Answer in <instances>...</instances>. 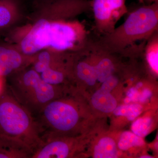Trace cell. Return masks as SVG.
Returning a JSON list of instances; mask_svg holds the SVG:
<instances>
[{
  "label": "cell",
  "mask_w": 158,
  "mask_h": 158,
  "mask_svg": "<svg viewBox=\"0 0 158 158\" xmlns=\"http://www.w3.org/2000/svg\"><path fill=\"white\" fill-rule=\"evenodd\" d=\"M0 139L25 151L31 158L43 142L36 117L9 90L0 95Z\"/></svg>",
  "instance_id": "obj_1"
},
{
  "label": "cell",
  "mask_w": 158,
  "mask_h": 158,
  "mask_svg": "<svg viewBox=\"0 0 158 158\" xmlns=\"http://www.w3.org/2000/svg\"><path fill=\"white\" fill-rule=\"evenodd\" d=\"M158 31V3H152L132 11L124 23L97 44L114 54L139 53L143 48L137 43L145 44Z\"/></svg>",
  "instance_id": "obj_2"
},
{
  "label": "cell",
  "mask_w": 158,
  "mask_h": 158,
  "mask_svg": "<svg viewBox=\"0 0 158 158\" xmlns=\"http://www.w3.org/2000/svg\"><path fill=\"white\" fill-rule=\"evenodd\" d=\"M87 31L85 26L78 23H49L40 20L23 40V52L31 55L45 47L56 50L71 49L77 45H86Z\"/></svg>",
  "instance_id": "obj_3"
},
{
  "label": "cell",
  "mask_w": 158,
  "mask_h": 158,
  "mask_svg": "<svg viewBox=\"0 0 158 158\" xmlns=\"http://www.w3.org/2000/svg\"><path fill=\"white\" fill-rule=\"evenodd\" d=\"M64 91L35 116L43 140L49 137L79 136L83 130V106L76 97L65 95Z\"/></svg>",
  "instance_id": "obj_4"
},
{
  "label": "cell",
  "mask_w": 158,
  "mask_h": 158,
  "mask_svg": "<svg viewBox=\"0 0 158 158\" xmlns=\"http://www.w3.org/2000/svg\"><path fill=\"white\" fill-rule=\"evenodd\" d=\"M60 85L49 84L34 69L25 72L10 85L9 91L15 98L34 116L65 89Z\"/></svg>",
  "instance_id": "obj_5"
},
{
  "label": "cell",
  "mask_w": 158,
  "mask_h": 158,
  "mask_svg": "<svg viewBox=\"0 0 158 158\" xmlns=\"http://www.w3.org/2000/svg\"><path fill=\"white\" fill-rule=\"evenodd\" d=\"M90 8L95 29L103 36L111 33L118 21L128 13L126 0H92Z\"/></svg>",
  "instance_id": "obj_6"
},
{
  "label": "cell",
  "mask_w": 158,
  "mask_h": 158,
  "mask_svg": "<svg viewBox=\"0 0 158 158\" xmlns=\"http://www.w3.org/2000/svg\"><path fill=\"white\" fill-rule=\"evenodd\" d=\"M80 136L44 138L32 158H66L75 155L80 146Z\"/></svg>",
  "instance_id": "obj_7"
},
{
  "label": "cell",
  "mask_w": 158,
  "mask_h": 158,
  "mask_svg": "<svg viewBox=\"0 0 158 158\" xmlns=\"http://www.w3.org/2000/svg\"><path fill=\"white\" fill-rule=\"evenodd\" d=\"M90 44L88 48V58L77 64L75 72L77 78L81 81L88 86H93L98 81L94 61L90 50Z\"/></svg>",
  "instance_id": "obj_8"
},
{
  "label": "cell",
  "mask_w": 158,
  "mask_h": 158,
  "mask_svg": "<svg viewBox=\"0 0 158 158\" xmlns=\"http://www.w3.org/2000/svg\"><path fill=\"white\" fill-rule=\"evenodd\" d=\"M22 59L18 52L0 46V76H6L19 68Z\"/></svg>",
  "instance_id": "obj_9"
},
{
  "label": "cell",
  "mask_w": 158,
  "mask_h": 158,
  "mask_svg": "<svg viewBox=\"0 0 158 158\" xmlns=\"http://www.w3.org/2000/svg\"><path fill=\"white\" fill-rule=\"evenodd\" d=\"M91 102L96 110L104 113H113L117 106V101L110 92L100 88L94 94Z\"/></svg>",
  "instance_id": "obj_10"
},
{
  "label": "cell",
  "mask_w": 158,
  "mask_h": 158,
  "mask_svg": "<svg viewBox=\"0 0 158 158\" xmlns=\"http://www.w3.org/2000/svg\"><path fill=\"white\" fill-rule=\"evenodd\" d=\"M148 67L153 73H158V31L148 40L143 50Z\"/></svg>",
  "instance_id": "obj_11"
},
{
  "label": "cell",
  "mask_w": 158,
  "mask_h": 158,
  "mask_svg": "<svg viewBox=\"0 0 158 158\" xmlns=\"http://www.w3.org/2000/svg\"><path fill=\"white\" fill-rule=\"evenodd\" d=\"M118 154L116 141L110 137L100 138L94 148V158H116Z\"/></svg>",
  "instance_id": "obj_12"
},
{
  "label": "cell",
  "mask_w": 158,
  "mask_h": 158,
  "mask_svg": "<svg viewBox=\"0 0 158 158\" xmlns=\"http://www.w3.org/2000/svg\"><path fill=\"white\" fill-rule=\"evenodd\" d=\"M145 144L142 138L132 131H126L122 133L117 143V148L122 151H127L133 147H141Z\"/></svg>",
  "instance_id": "obj_13"
},
{
  "label": "cell",
  "mask_w": 158,
  "mask_h": 158,
  "mask_svg": "<svg viewBox=\"0 0 158 158\" xmlns=\"http://www.w3.org/2000/svg\"><path fill=\"white\" fill-rule=\"evenodd\" d=\"M0 158H31V156L14 144L0 139Z\"/></svg>",
  "instance_id": "obj_14"
},
{
  "label": "cell",
  "mask_w": 158,
  "mask_h": 158,
  "mask_svg": "<svg viewBox=\"0 0 158 158\" xmlns=\"http://www.w3.org/2000/svg\"><path fill=\"white\" fill-rule=\"evenodd\" d=\"M142 106L139 104H128L116 107L113 111L116 116H124L130 121H133L141 114L142 112Z\"/></svg>",
  "instance_id": "obj_15"
},
{
  "label": "cell",
  "mask_w": 158,
  "mask_h": 158,
  "mask_svg": "<svg viewBox=\"0 0 158 158\" xmlns=\"http://www.w3.org/2000/svg\"><path fill=\"white\" fill-rule=\"evenodd\" d=\"M152 125V119L150 117H141L133 122L131 130L135 135L143 138L149 134Z\"/></svg>",
  "instance_id": "obj_16"
},
{
  "label": "cell",
  "mask_w": 158,
  "mask_h": 158,
  "mask_svg": "<svg viewBox=\"0 0 158 158\" xmlns=\"http://www.w3.org/2000/svg\"><path fill=\"white\" fill-rule=\"evenodd\" d=\"M39 74L43 81L50 85H60L65 81V74L63 72L53 70L48 67Z\"/></svg>",
  "instance_id": "obj_17"
},
{
  "label": "cell",
  "mask_w": 158,
  "mask_h": 158,
  "mask_svg": "<svg viewBox=\"0 0 158 158\" xmlns=\"http://www.w3.org/2000/svg\"><path fill=\"white\" fill-rule=\"evenodd\" d=\"M51 60L50 55L47 52H43L39 54L37 61L34 65V70L38 74L41 73L48 67Z\"/></svg>",
  "instance_id": "obj_18"
},
{
  "label": "cell",
  "mask_w": 158,
  "mask_h": 158,
  "mask_svg": "<svg viewBox=\"0 0 158 158\" xmlns=\"http://www.w3.org/2000/svg\"><path fill=\"white\" fill-rule=\"evenodd\" d=\"M11 19V13L9 4L0 1V27L7 25Z\"/></svg>",
  "instance_id": "obj_19"
},
{
  "label": "cell",
  "mask_w": 158,
  "mask_h": 158,
  "mask_svg": "<svg viewBox=\"0 0 158 158\" xmlns=\"http://www.w3.org/2000/svg\"><path fill=\"white\" fill-rule=\"evenodd\" d=\"M118 81L119 80L118 77L115 76L114 74L102 83L100 88L111 92L118 85Z\"/></svg>",
  "instance_id": "obj_20"
},
{
  "label": "cell",
  "mask_w": 158,
  "mask_h": 158,
  "mask_svg": "<svg viewBox=\"0 0 158 158\" xmlns=\"http://www.w3.org/2000/svg\"><path fill=\"white\" fill-rule=\"evenodd\" d=\"M140 92L138 89L135 87H132L128 90L127 97L131 100V102H138L140 96Z\"/></svg>",
  "instance_id": "obj_21"
},
{
  "label": "cell",
  "mask_w": 158,
  "mask_h": 158,
  "mask_svg": "<svg viewBox=\"0 0 158 158\" xmlns=\"http://www.w3.org/2000/svg\"><path fill=\"white\" fill-rule=\"evenodd\" d=\"M152 93L148 88H144L140 94L138 102L141 103H145L152 96Z\"/></svg>",
  "instance_id": "obj_22"
},
{
  "label": "cell",
  "mask_w": 158,
  "mask_h": 158,
  "mask_svg": "<svg viewBox=\"0 0 158 158\" xmlns=\"http://www.w3.org/2000/svg\"><path fill=\"white\" fill-rule=\"evenodd\" d=\"M2 77L0 76V95H2L3 92L6 90L4 88V84H3L2 79Z\"/></svg>",
  "instance_id": "obj_23"
},
{
  "label": "cell",
  "mask_w": 158,
  "mask_h": 158,
  "mask_svg": "<svg viewBox=\"0 0 158 158\" xmlns=\"http://www.w3.org/2000/svg\"><path fill=\"white\" fill-rule=\"evenodd\" d=\"M143 82L140 81L138 82V83H137L136 84L135 87L137 89H139V88H141L143 87Z\"/></svg>",
  "instance_id": "obj_24"
},
{
  "label": "cell",
  "mask_w": 158,
  "mask_h": 158,
  "mask_svg": "<svg viewBox=\"0 0 158 158\" xmlns=\"http://www.w3.org/2000/svg\"><path fill=\"white\" fill-rule=\"evenodd\" d=\"M145 2H147L149 4L155 3H158V0H144V3Z\"/></svg>",
  "instance_id": "obj_25"
},
{
  "label": "cell",
  "mask_w": 158,
  "mask_h": 158,
  "mask_svg": "<svg viewBox=\"0 0 158 158\" xmlns=\"http://www.w3.org/2000/svg\"><path fill=\"white\" fill-rule=\"evenodd\" d=\"M124 102L125 104H128L131 103V100H130L129 98L127 97L124 99Z\"/></svg>",
  "instance_id": "obj_26"
},
{
  "label": "cell",
  "mask_w": 158,
  "mask_h": 158,
  "mask_svg": "<svg viewBox=\"0 0 158 158\" xmlns=\"http://www.w3.org/2000/svg\"><path fill=\"white\" fill-rule=\"evenodd\" d=\"M153 157L152 156H148V155H145V156H141L140 158H152Z\"/></svg>",
  "instance_id": "obj_27"
},
{
  "label": "cell",
  "mask_w": 158,
  "mask_h": 158,
  "mask_svg": "<svg viewBox=\"0 0 158 158\" xmlns=\"http://www.w3.org/2000/svg\"><path fill=\"white\" fill-rule=\"evenodd\" d=\"M138 1L139 2L141 3H144V0H138Z\"/></svg>",
  "instance_id": "obj_28"
}]
</instances>
